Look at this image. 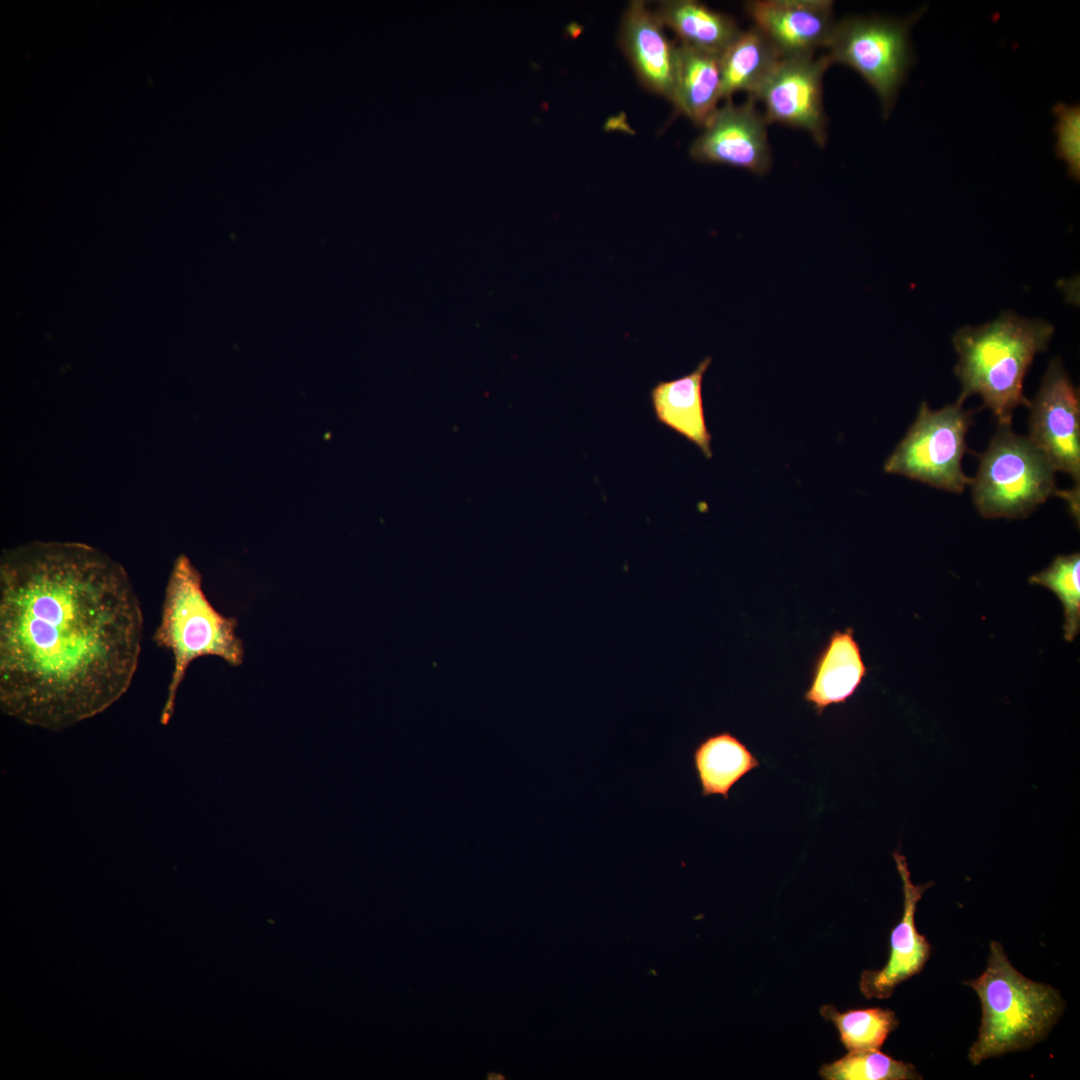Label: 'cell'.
I'll return each mask as SVG.
<instances>
[{
    "instance_id": "cell-21",
    "label": "cell",
    "mask_w": 1080,
    "mask_h": 1080,
    "mask_svg": "<svg viewBox=\"0 0 1080 1080\" xmlns=\"http://www.w3.org/2000/svg\"><path fill=\"white\" fill-rule=\"evenodd\" d=\"M819 1075L825 1080L922 1079L913 1064L897 1060L879 1049L848 1051L843 1057L824 1063Z\"/></svg>"
},
{
    "instance_id": "cell-11",
    "label": "cell",
    "mask_w": 1080,
    "mask_h": 1080,
    "mask_svg": "<svg viewBox=\"0 0 1080 1080\" xmlns=\"http://www.w3.org/2000/svg\"><path fill=\"white\" fill-rule=\"evenodd\" d=\"M892 856L902 881L903 911L890 933L886 964L878 970H865L860 976L859 989L866 999L891 997L899 984L921 972L931 955L930 943L917 930L915 913L918 902L933 883L914 884L906 857L898 850Z\"/></svg>"
},
{
    "instance_id": "cell-7",
    "label": "cell",
    "mask_w": 1080,
    "mask_h": 1080,
    "mask_svg": "<svg viewBox=\"0 0 1080 1080\" xmlns=\"http://www.w3.org/2000/svg\"><path fill=\"white\" fill-rule=\"evenodd\" d=\"M962 405L956 401L932 410L923 401L915 421L885 461L884 471L961 493L971 482L962 470V458L973 416Z\"/></svg>"
},
{
    "instance_id": "cell-23",
    "label": "cell",
    "mask_w": 1080,
    "mask_h": 1080,
    "mask_svg": "<svg viewBox=\"0 0 1080 1080\" xmlns=\"http://www.w3.org/2000/svg\"><path fill=\"white\" fill-rule=\"evenodd\" d=\"M1052 112L1056 117L1054 133L1056 135V156L1067 165V173L1074 180H1080V105L1055 104Z\"/></svg>"
},
{
    "instance_id": "cell-15",
    "label": "cell",
    "mask_w": 1080,
    "mask_h": 1080,
    "mask_svg": "<svg viewBox=\"0 0 1080 1080\" xmlns=\"http://www.w3.org/2000/svg\"><path fill=\"white\" fill-rule=\"evenodd\" d=\"M867 675L852 628L835 630L815 660L804 700L821 715L831 705L845 703Z\"/></svg>"
},
{
    "instance_id": "cell-10",
    "label": "cell",
    "mask_w": 1080,
    "mask_h": 1080,
    "mask_svg": "<svg viewBox=\"0 0 1080 1080\" xmlns=\"http://www.w3.org/2000/svg\"><path fill=\"white\" fill-rule=\"evenodd\" d=\"M755 100L735 105L731 100L714 112L693 142L691 156L714 163L766 174L772 165L767 136L768 122L755 107Z\"/></svg>"
},
{
    "instance_id": "cell-2",
    "label": "cell",
    "mask_w": 1080,
    "mask_h": 1080,
    "mask_svg": "<svg viewBox=\"0 0 1080 1080\" xmlns=\"http://www.w3.org/2000/svg\"><path fill=\"white\" fill-rule=\"evenodd\" d=\"M1054 327L1042 319H1028L1006 311L979 326H964L952 338L958 354L955 374L963 403L979 395L998 426H1011L1020 405L1029 406L1023 382L1035 356L1047 349Z\"/></svg>"
},
{
    "instance_id": "cell-8",
    "label": "cell",
    "mask_w": 1080,
    "mask_h": 1080,
    "mask_svg": "<svg viewBox=\"0 0 1080 1080\" xmlns=\"http://www.w3.org/2000/svg\"><path fill=\"white\" fill-rule=\"evenodd\" d=\"M1028 408V438L1045 454L1055 471L1080 481V400L1060 358L1048 365Z\"/></svg>"
},
{
    "instance_id": "cell-18",
    "label": "cell",
    "mask_w": 1080,
    "mask_h": 1080,
    "mask_svg": "<svg viewBox=\"0 0 1080 1080\" xmlns=\"http://www.w3.org/2000/svg\"><path fill=\"white\" fill-rule=\"evenodd\" d=\"M693 766L703 797L729 799L731 789L760 762L739 738L722 731L701 740L692 753Z\"/></svg>"
},
{
    "instance_id": "cell-5",
    "label": "cell",
    "mask_w": 1080,
    "mask_h": 1080,
    "mask_svg": "<svg viewBox=\"0 0 1080 1080\" xmlns=\"http://www.w3.org/2000/svg\"><path fill=\"white\" fill-rule=\"evenodd\" d=\"M1055 472L1028 437L999 426L971 478L973 503L984 518H1025L1049 497L1059 496Z\"/></svg>"
},
{
    "instance_id": "cell-24",
    "label": "cell",
    "mask_w": 1080,
    "mask_h": 1080,
    "mask_svg": "<svg viewBox=\"0 0 1080 1080\" xmlns=\"http://www.w3.org/2000/svg\"><path fill=\"white\" fill-rule=\"evenodd\" d=\"M486 1078L489 1079V1080H491V1079H493V1080H502V1079H504V1076L502 1074H498V1073L493 1072V1073H489Z\"/></svg>"
},
{
    "instance_id": "cell-4",
    "label": "cell",
    "mask_w": 1080,
    "mask_h": 1080,
    "mask_svg": "<svg viewBox=\"0 0 1080 1080\" xmlns=\"http://www.w3.org/2000/svg\"><path fill=\"white\" fill-rule=\"evenodd\" d=\"M237 620L218 612L202 589V575L185 556L174 562L162 604L161 620L153 640L172 652L174 669L162 722L172 715L176 691L190 663L216 656L231 666L244 659V645L236 634Z\"/></svg>"
},
{
    "instance_id": "cell-17",
    "label": "cell",
    "mask_w": 1080,
    "mask_h": 1080,
    "mask_svg": "<svg viewBox=\"0 0 1080 1080\" xmlns=\"http://www.w3.org/2000/svg\"><path fill=\"white\" fill-rule=\"evenodd\" d=\"M654 13L680 43L718 58L742 31L730 16L693 0L662 1Z\"/></svg>"
},
{
    "instance_id": "cell-22",
    "label": "cell",
    "mask_w": 1080,
    "mask_h": 1080,
    "mask_svg": "<svg viewBox=\"0 0 1080 1080\" xmlns=\"http://www.w3.org/2000/svg\"><path fill=\"white\" fill-rule=\"evenodd\" d=\"M1029 583L1054 592L1064 608V636L1073 641L1080 629V554L1059 555Z\"/></svg>"
},
{
    "instance_id": "cell-12",
    "label": "cell",
    "mask_w": 1080,
    "mask_h": 1080,
    "mask_svg": "<svg viewBox=\"0 0 1080 1080\" xmlns=\"http://www.w3.org/2000/svg\"><path fill=\"white\" fill-rule=\"evenodd\" d=\"M745 11L783 58L826 48L837 21L830 0H753Z\"/></svg>"
},
{
    "instance_id": "cell-13",
    "label": "cell",
    "mask_w": 1080,
    "mask_h": 1080,
    "mask_svg": "<svg viewBox=\"0 0 1080 1080\" xmlns=\"http://www.w3.org/2000/svg\"><path fill=\"white\" fill-rule=\"evenodd\" d=\"M620 44L640 82L650 91L672 101L675 45L663 25L643 1H632L624 13Z\"/></svg>"
},
{
    "instance_id": "cell-3",
    "label": "cell",
    "mask_w": 1080,
    "mask_h": 1080,
    "mask_svg": "<svg viewBox=\"0 0 1080 1080\" xmlns=\"http://www.w3.org/2000/svg\"><path fill=\"white\" fill-rule=\"evenodd\" d=\"M963 983L977 993L982 1010L978 1037L968 1052L973 1065L1031 1048L1049 1034L1065 1007L1058 990L1016 970L997 941L990 943L984 972Z\"/></svg>"
},
{
    "instance_id": "cell-9",
    "label": "cell",
    "mask_w": 1080,
    "mask_h": 1080,
    "mask_svg": "<svg viewBox=\"0 0 1080 1080\" xmlns=\"http://www.w3.org/2000/svg\"><path fill=\"white\" fill-rule=\"evenodd\" d=\"M830 65L827 54L782 58L754 98L763 103L768 124L803 129L823 147L827 142L823 76Z\"/></svg>"
},
{
    "instance_id": "cell-1",
    "label": "cell",
    "mask_w": 1080,
    "mask_h": 1080,
    "mask_svg": "<svg viewBox=\"0 0 1080 1080\" xmlns=\"http://www.w3.org/2000/svg\"><path fill=\"white\" fill-rule=\"evenodd\" d=\"M143 614L118 562L82 543L33 542L0 563V705L26 724L62 730L131 685Z\"/></svg>"
},
{
    "instance_id": "cell-20",
    "label": "cell",
    "mask_w": 1080,
    "mask_h": 1080,
    "mask_svg": "<svg viewBox=\"0 0 1080 1080\" xmlns=\"http://www.w3.org/2000/svg\"><path fill=\"white\" fill-rule=\"evenodd\" d=\"M821 1016L832 1022L847 1051L877 1050L899 1025L894 1011L879 1007L840 1012L834 1005L820 1008Z\"/></svg>"
},
{
    "instance_id": "cell-6",
    "label": "cell",
    "mask_w": 1080,
    "mask_h": 1080,
    "mask_svg": "<svg viewBox=\"0 0 1080 1080\" xmlns=\"http://www.w3.org/2000/svg\"><path fill=\"white\" fill-rule=\"evenodd\" d=\"M926 10L922 6L903 19L851 16L838 20L826 45L832 64L852 68L872 87L884 119L890 116L915 63L910 30Z\"/></svg>"
},
{
    "instance_id": "cell-19",
    "label": "cell",
    "mask_w": 1080,
    "mask_h": 1080,
    "mask_svg": "<svg viewBox=\"0 0 1080 1080\" xmlns=\"http://www.w3.org/2000/svg\"><path fill=\"white\" fill-rule=\"evenodd\" d=\"M782 58L756 27L742 30L719 59L721 98L747 92L754 99Z\"/></svg>"
},
{
    "instance_id": "cell-14",
    "label": "cell",
    "mask_w": 1080,
    "mask_h": 1080,
    "mask_svg": "<svg viewBox=\"0 0 1080 1080\" xmlns=\"http://www.w3.org/2000/svg\"><path fill=\"white\" fill-rule=\"evenodd\" d=\"M712 358L701 360L696 368L673 380L659 381L650 390V400L656 420L700 449L706 458L712 457V436L707 428L702 382Z\"/></svg>"
},
{
    "instance_id": "cell-16",
    "label": "cell",
    "mask_w": 1080,
    "mask_h": 1080,
    "mask_svg": "<svg viewBox=\"0 0 1080 1080\" xmlns=\"http://www.w3.org/2000/svg\"><path fill=\"white\" fill-rule=\"evenodd\" d=\"M719 59L682 43L675 45L672 102L698 126L707 123L721 99Z\"/></svg>"
}]
</instances>
